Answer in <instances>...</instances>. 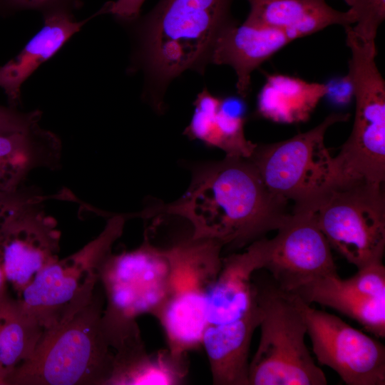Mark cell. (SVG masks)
Segmentation results:
<instances>
[{"mask_svg": "<svg viewBox=\"0 0 385 385\" xmlns=\"http://www.w3.org/2000/svg\"><path fill=\"white\" fill-rule=\"evenodd\" d=\"M286 205L268 190L249 158L225 156L197 167L180 198L143 215L180 216L192 225V237L237 249L277 230L289 215Z\"/></svg>", "mask_w": 385, "mask_h": 385, "instance_id": "1", "label": "cell"}, {"mask_svg": "<svg viewBox=\"0 0 385 385\" xmlns=\"http://www.w3.org/2000/svg\"><path fill=\"white\" fill-rule=\"evenodd\" d=\"M103 297L43 330L31 356L14 368L4 384L106 385L114 354L103 323Z\"/></svg>", "mask_w": 385, "mask_h": 385, "instance_id": "2", "label": "cell"}, {"mask_svg": "<svg viewBox=\"0 0 385 385\" xmlns=\"http://www.w3.org/2000/svg\"><path fill=\"white\" fill-rule=\"evenodd\" d=\"M232 0H161L138 29V56L162 87L208 61L219 32L235 21Z\"/></svg>", "mask_w": 385, "mask_h": 385, "instance_id": "3", "label": "cell"}, {"mask_svg": "<svg viewBox=\"0 0 385 385\" xmlns=\"http://www.w3.org/2000/svg\"><path fill=\"white\" fill-rule=\"evenodd\" d=\"M351 52L347 78L355 99L351 132L334 157L337 183L363 182L381 186L385 178V81L379 70L376 43L344 28Z\"/></svg>", "mask_w": 385, "mask_h": 385, "instance_id": "4", "label": "cell"}, {"mask_svg": "<svg viewBox=\"0 0 385 385\" xmlns=\"http://www.w3.org/2000/svg\"><path fill=\"white\" fill-rule=\"evenodd\" d=\"M222 248L215 240L192 237L165 248L169 262L168 291L154 317L174 354L187 356L201 347L207 326V296L222 267Z\"/></svg>", "mask_w": 385, "mask_h": 385, "instance_id": "5", "label": "cell"}, {"mask_svg": "<svg viewBox=\"0 0 385 385\" xmlns=\"http://www.w3.org/2000/svg\"><path fill=\"white\" fill-rule=\"evenodd\" d=\"M257 285L263 316L259 345L249 363V385H326L305 344L303 301L274 283Z\"/></svg>", "mask_w": 385, "mask_h": 385, "instance_id": "6", "label": "cell"}, {"mask_svg": "<svg viewBox=\"0 0 385 385\" xmlns=\"http://www.w3.org/2000/svg\"><path fill=\"white\" fill-rule=\"evenodd\" d=\"M347 113H332L313 128L291 138L256 145L249 158L268 190L294 202L293 210L312 208L336 183L334 158L325 145L332 125L345 122Z\"/></svg>", "mask_w": 385, "mask_h": 385, "instance_id": "7", "label": "cell"}, {"mask_svg": "<svg viewBox=\"0 0 385 385\" xmlns=\"http://www.w3.org/2000/svg\"><path fill=\"white\" fill-rule=\"evenodd\" d=\"M168 277L165 250L153 245L148 235L138 248L106 257L99 281L107 299L102 319L111 342L140 334L136 318L156 315L167 295Z\"/></svg>", "mask_w": 385, "mask_h": 385, "instance_id": "8", "label": "cell"}, {"mask_svg": "<svg viewBox=\"0 0 385 385\" xmlns=\"http://www.w3.org/2000/svg\"><path fill=\"white\" fill-rule=\"evenodd\" d=\"M125 220L115 216L82 250L38 272L22 291L23 309L46 329L87 305L95 294L99 270L121 236Z\"/></svg>", "mask_w": 385, "mask_h": 385, "instance_id": "9", "label": "cell"}, {"mask_svg": "<svg viewBox=\"0 0 385 385\" xmlns=\"http://www.w3.org/2000/svg\"><path fill=\"white\" fill-rule=\"evenodd\" d=\"M331 248L361 269L382 262L385 202L381 186L336 183L312 208Z\"/></svg>", "mask_w": 385, "mask_h": 385, "instance_id": "10", "label": "cell"}, {"mask_svg": "<svg viewBox=\"0 0 385 385\" xmlns=\"http://www.w3.org/2000/svg\"><path fill=\"white\" fill-rule=\"evenodd\" d=\"M19 193L0 213V258L6 279L22 291L41 270L58 260L55 220Z\"/></svg>", "mask_w": 385, "mask_h": 385, "instance_id": "11", "label": "cell"}, {"mask_svg": "<svg viewBox=\"0 0 385 385\" xmlns=\"http://www.w3.org/2000/svg\"><path fill=\"white\" fill-rule=\"evenodd\" d=\"M303 309L319 364L333 369L347 385L385 384V347L380 342L304 301Z\"/></svg>", "mask_w": 385, "mask_h": 385, "instance_id": "12", "label": "cell"}, {"mask_svg": "<svg viewBox=\"0 0 385 385\" xmlns=\"http://www.w3.org/2000/svg\"><path fill=\"white\" fill-rule=\"evenodd\" d=\"M274 237L264 269L279 289L290 293L325 275L337 273L331 247L312 210H293Z\"/></svg>", "mask_w": 385, "mask_h": 385, "instance_id": "13", "label": "cell"}, {"mask_svg": "<svg viewBox=\"0 0 385 385\" xmlns=\"http://www.w3.org/2000/svg\"><path fill=\"white\" fill-rule=\"evenodd\" d=\"M292 294L308 304L316 302L338 311L377 337H385V267L382 262L359 269L346 279L337 273L325 275Z\"/></svg>", "mask_w": 385, "mask_h": 385, "instance_id": "14", "label": "cell"}, {"mask_svg": "<svg viewBox=\"0 0 385 385\" xmlns=\"http://www.w3.org/2000/svg\"><path fill=\"white\" fill-rule=\"evenodd\" d=\"M269 240L261 238L245 251L222 257L221 269L207 296V325L236 324L260 309L254 274L264 269Z\"/></svg>", "mask_w": 385, "mask_h": 385, "instance_id": "15", "label": "cell"}, {"mask_svg": "<svg viewBox=\"0 0 385 385\" xmlns=\"http://www.w3.org/2000/svg\"><path fill=\"white\" fill-rule=\"evenodd\" d=\"M293 41L283 31L239 24L235 21L219 32L208 61L234 69L237 94L245 98L250 91L252 72Z\"/></svg>", "mask_w": 385, "mask_h": 385, "instance_id": "16", "label": "cell"}, {"mask_svg": "<svg viewBox=\"0 0 385 385\" xmlns=\"http://www.w3.org/2000/svg\"><path fill=\"white\" fill-rule=\"evenodd\" d=\"M77 21L72 11L55 10L43 14L41 29L12 59L0 66V88L5 93L11 107L21 101L24 83L44 62L53 56L63 45L91 19Z\"/></svg>", "mask_w": 385, "mask_h": 385, "instance_id": "17", "label": "cell"}, {"mask_svg": "<svg viewBox=\"0 0 385 385\" xmlns=\"http://www.w3.org/2000/svg\"><path fill=\"white\" fill-rule=\"evenodd\" d=\"M194 106L192 119L185 130L188 137L222 150L226 156L250 158L257 144L245 137L240 101L218 98L205 88L198 93Z\"/></svg>", "mask_w": 385, "mask_h": 385, "instance_id": "18", "label": "cell"}, {"mask_svg": "<svg viewBox=\"0 0 385 385\" xmlns=\"http://www.w3.org/2000/svg\"><path fill=\"white\" fill-rule=\"evenodd\" d=\"M249 14L245 24L284 32L293 40L332 26H352L351 11L331 6L327 0H247Z\"/></svg>", "mask_w": 385, "mask_h": 385, "instance_id": "19", "label": "cell"}, {"mask_svg": "<svg viewBox=\"0 0 385 385\" xmlns=\"http://www.w3.org/2000/svg\"><path fill=\"white\" fill-rule=\"evenodd\" d=\"M262 307V306H261ZM260 312L227 325H207L202 338L214 385H249V352Z\"/></svg>", "mask_w": 385, "mask_h": 385, "instance_id": "20", "label": "cell"}, {"mask_svg": "<svg viewBox=\"0 0 385 385\" xmlns=\"http://www.w3.org/2000/svg\"><path fill=\"white\" fill-rule=\"evenodd\" d=\"M115 351L106 385H180L188 376L187 356L174 354L168 348L150 353L139 339Z\"/></svg>", "mask_w": 385, "mask_h": 385, "instance_id": "21", "label": "cell"}, {"mask_svg": "<svg viewBox=\"0 0 385 385\" xmlns=\"http://www.w3.org/2000/svg\"><path fill=\"white\" fill-rule=\"evenodd\" d=\"M44 329L11 298L0 294V368L2 384L7 374L33 354Z\"/></svg>", "mask_w": 385, "mask_h": 385, "instance_id": "22", "label": "cell"}, {"mask_svg": "<svg viewBox=\"0 0 385 385\" xmlns=\"http://www.w3.org/2000/svg\"><path fill=\"white\" fill-rule=\"evenodd\" d=\"M57 140L38 123L26 128L0 134V158H28L40 162L42 151L56 148Z\"/></svg>", "mask_w": 385, "mask_h": 385, "instance_id": "23", "label": "cell"}, {"mask_svg": "<svg viewBox=\"0 0 385 385\" xmlns=\"http://www.w3.org/2000/svg\"><path fill=\"white\" fill-rule=\"evenodd\" d=\"M354 18L352 31L361 40L376 43L379 28L385 20V0H344Z\"/></svg>", "mask_w": 385, "mask_h": 385, "instance_id": "24", "label": "cell"}, {"mask_svg": "<svg viewBox=\"0 0 385 385\" xmlns=\"http://www.w3.org/2000/svg\"><path fill=\"white\" fill-rule=\"evenodd\" d=\"M82 0H0V13L34 10L43 14L55 10L72 11L82 4Z\"/></svg>", "mask_w": 385, "mask_h": 385, "instance_id": "25", "label": "cell"}, {"mask_svg": "<svg viewBox=\"0 0 385 385\" xmlns=\"http://www.w3.org/2000/svg\"><path fill=\"white\" fill-rule=\"evenodd\" d=\"M40 118L41 112L38 111L23 113L16 108L0 105V134L30 127L38 123Z\"/></svg>", "mask_w": 385, "mask_h": 385, "instance_id": "26", "label": "cell"}, {"mask_svg": "<svg viewBox=\"0 0 385 385\" xmlns=\"http://www.w3.org/2000/svg\"><path fill=\"white\" fill-rule=\"evenodd\" d=\"M144 1L116 0L106 3L100 11L101 14H110L119 20L133 22L138 18Z\"/></svg>", "mask_w": 385, "mask_h": 385, "instance_id": "27", "label": "cell"}, {"mask_svg": "<svg viewBox=\"0 0 385 385\" xmlns=\"http://www.w3.org/2000/svg\"><path fill=\"white\" fill-rule=\"evenodd\" d=\"M17 193V190L14 192H6L0 190V212L11 201Z\"/></svg>", "mask_w": 385, "mask_h": 385, "instance_id": "28", "label": "cell"}, {"mask_svg": "<svg viewBox=\"0 0 385 385\" xmlns=\"http://www.w3.org/2000/svg\"><path fill=\"white\" fill-rule=\"evenodd\" d=\"M6 281V279L5 277V274L3 270L1 261L0 258V294L6 290V286H5Z\"/></svg>", "mask_w": 385, "mask_h": 385, "instance_id": "29", "label": "cell"}, {"mask_svg": "<svg viewBox=\"0 0 385 385\" xmlns=\"http://www.w3.org/2000/svg\"><path fill=\"white\" fill-rule=\"evenodd\" d=\"M0 384H2V376H1V368H0Z\"/></svg>", "mask_w": 385, "mask_h": 385, "instance_id": "30", "label": "cell"}]
</instances>
